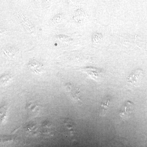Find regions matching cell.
Masks as SVG:
<instances>
[{
  "instance_id": "cell-2",
  "label": "cell",
  "mask_w": 147,
  "mask_h": 147,
  "mask_svg": "<svg viewBox=\"0 0 147 147\" xmlns=\"http://www.w3.org/2000/svg\"><path fill=\"white\" fill-rule=\"evenodd\" d=\"M140 76V71H139V72L137 71L132 72L129 76L128 82L131 84H132V83H134V82H137V79H139Z\"/></svg>"
},
{
  "instance_id": "cell-1",
  "label": "cell",
  "mask_w": 147,
  "mask_h": 147,
  "mask_svg": "<svg viewBox=\"0 0 147 147\" xmlns=\"http://www.w3.org/2000/svg\"><path fill=\"white\" fill-rule=\"evenodd\" d=\"M133 104L130 102H127L124 107L123 110L121 113V115L123 116V117H126V116L129 115L132 111Z\"/></svg>"
}]
</instances>
